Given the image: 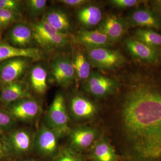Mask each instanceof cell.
Returning <instances> with one entry per match:
<instances>
[{"label": "cell", "instance_id": "obj_14", "mask_svg": "<svg viewBox=\"0 0 161 161\" xmlns=\"http://www.w3.org/2000/svg\"><path fill=\"white\" fill-rule=\"evenodd\" d=\"M129 23L132 26L161 29V20L152 10L140 9L132 12L129 17Z\"/></svg>", "mask_w": 161, "mask_h": 161}, {"label": "cell", "instance_id": "obj_7", "mask_svg": "<svg viewBox=\"0 0 161 161\" xmlns=\"http://www.w3.org/2000/svg\"><path fill=\"white\" fill-rule=\"evenodd\" d=\"M9 154H22L28 152L34 146L31 133L25 130H14L3 138Z\"/></svg>", "mask_w": 161, "mask_h": 161}, {"label": "cell", "instance_id": "obj_27", "mask_svg": "<svg viewBox=\"0 0 161 161\" xmlns=\"http://www.w3.org/2000/svg\"><path fill=\"white\" fill-rule=\"evenodd\" d=\"M16 120L7 110L0 108V133H9L14 130Z\"/></svg>", "mask_w": 161, "mask_h": 161}, {"label": "cell", "instance_id": "obj_19", "mask_svg": "<svg viewBox=\"0 0 161 161\" xmlns=\"http://www.w3.org/2000/svg\"><path fill=\"white\" fill-rule=\"evenodd\" d=\"M125 23L115 15L107 17L99 29L108 36L112 42L118 41L125 31Z\"/></svg>", "mask_w": 161, "mask_h": 161}, {"label": "cell", "instance_id": "obj_2", "mask_svg": "<svg viewBox=\"0 0 161 161\" xmlns=\"http://www.w3.org/2000/svg\"><path fill=\"white\" fill-rule=\"evenodd\" d=\"M47 126L54 131L59 137L69 134V117L64 97L61 94L55 96L50 106L47 115Z\"/></svg>", "mask_w": 161, "mask_h": 161}, {"label": "cell", "instance_id": "obj_1", "mask_svg": "<svg viewBox=\"0 0 161 161\" xmlns=\"http://www.w3.org/2000/svg\"><path fill=\"white\" fill-rule=\"evenodd\" d=\"M129 150L126 161H161V83L139 76L127 89L122 108Z\"/></svg>", "mask_w": 161, "mask_h": 161}, {"label": "cell", "instance_id": "obj_33", "mask_svg": "<svg viewBox=\"0 0 161 161\" xmlns=\"http://www.w3.org/2000/svg\"><path fill=\"white\" fill-rule=\"evenodd\" d=\"M58 2L67 6L75 7L84 5L86 3H88L89 1L86 0H60Z\"/></svg>", "mask_w": 161, "mask_h": 161}, {"label": "cell", "instance_id": "obj_34", "mask_svg": "<svg viewBox=\"0 0 161 161\" xmlns=\"http://www.w3.org/2000/svg\"><path fill=\"white\" fill-rule=\"evenodd\" d=\"M9 154V153L6 147L4 140L0 138V160L6 158Z\"/></svg>", "mask_w": 161, "mask_h": 161}, {"label": "cell", "instance_id": "obj_16", "mask_svg": "<svg viewBox=\"0 0 161 161\" xmlns=\"http://www.w3.org/2000/svg\"><path fill=\"white\" fill-rule=\"evenodd\" d=\"M0 56L3 61L16 58H24L32 60H39L42 57V52L33 47L19 48L7 43L0 44Z\"/></svg>", "mask_w": 161, "mask_h": 161}, {"label": "cell", "instance_id": "obj_25", "mask_svg": "<svg viewBox=\"0 0 161 161\" xmlns=\"http://www.w3.org/2000/svg\"><path fill=\"white\" fill-rule=\"evenodd\" d=\"M137 40L154 48L161 46V35L150 29H139L136 33Z\"/></svg>", "mask_w": 161, "mask_h": 161}, {"label": "cell", "instance_id": "obj_23", "mask_svg": "<svg viewBox=\"0 0 161 161\" xmlns=\"http://www.w3.org/2000/svg\"><path fill=\"white\" fill-rule=\"evenodd\" d=\"M77 17L79 22L84 26H93L100 22L102 14L98 7L90 6L80 9L77 13Z\"/></svg>", "mask_w": 161, "mask_h": 161}, {"label": "cell", "instance_id": "obj_10", "mask_svg": "<svg viewBox=\"0 0 161 161\" xmlns=\"http://www.w3.org/2000/svg\"><path fill=\"white\" fill-rule=\"evenodd\" d=\"M59 136L47 126L41 127L37 134L34 146L40 154L52 156L57 152Z\"/></svg>", "mask_w": 161, "mask_h": 161}, {"label": "cell", "instance_id": "obj_17", "mask_svg": "<svg viewBox=\"0 0 161 161\" xmlns=\"http://www.w3.org/2000/svg\"><path fill=\"white\" fill-rule=\"evenodd\" d=\"M126 46L135 58L151 63H155L157 60L158 53L156 50L138 40L129 39L126 42Z\"/></svg>", "mask_w": 161, "mask_h": 161}, {"label": "cell", "instance_id": "obj_15", "mask_svg": "<svg viewBox=\"0 0 161 161\" xmlns=\"http://www.w3.org/2000/svg\"><path fill=\"white\" fill-rule=\"evenodd\" d=\"M77 40L86 48L106 47L112 43L108 36L100 29L81 31L77 36Z\"/></svg>", "mask_w": 161, "mask_h": 161}, {"label": "cell", "instance_id": "obj_28", "mask_svg": "<svg viewBox=\"0 0 161 161\" xmlns=\"http://www.w3.org/2000/svg\"><path fill=\"white\" fill-rule=\"evenodd\" d=\"M47 3L46 0H27L26 1V9L31 15L37 16L45 11Z\"/></svg>", "mask_w": 161, "mask_h": 161}, {"label": "cell", "instance_id": "obj_24", "mask_svg": "<svg viewBox=\"0 0 161 161\" xmlns=\"http://www.w3.org/2000/svg\"><path fill=\"white\" fill-rule=\"evenodd\" d=\"M75 75L79 80L86 81L91 74V65L83 53H78L72 61Z\"/></svg>", "mask_w": 161, "mask_h": 161}, {"label": "cell", "instance_id": "obj_20", "mask_svg": "<svg viewBox=\"0 0 161 161\" xmlns=\"http://www.w3.org/2000/svg\"><path fill=\"white\" fill-rule=\"evenodd\" d=\"M43 19L62 33L67 34L70 28V23L68 17L60 9H53L48 10L45 13Z\"/></svg>", "mask_w": 161, "mask_h": 161}, {"label": "cell", "instance_id": "obj_12", "mask_svg": "<svg viewBox=\"0 0 161 161\" xmlns=\"http://www.w3.org/2000/svg\"><path fill=\"white\" fill-rule=\"evenodd\" d=\"M91 161H120V158L106 136L100 137L96 141L90 150Z\"/></svg>", "mask_w": 161, "mask_h": 161}, {"label": "cell", "instance_id": "obj_29", "mask_svg": "<svg viewBox=\"0 0 161 161\" xmlns=\"http://www.w3.org/2000/svg\"><path fill=\"white\" fill-rule=\"evenodd\" d=\"M19 16L9 10L0 8V27L6 28L16 23L19 20Z\"/></svg>", "mask_w": 161, "mask_h": 161}, {"label": "cell", "instance_id": "obj_35", "mask_svg": "<svg viewBox=\"0 0 161 161\" xmlns=\"http://www.w3.org/2000/svg\"><path fill=\"white\" fill-rule=\"evenodd\" d=\"M157 6H158V9L161 12V1H158L157 3Z\"/></svg>", "mask_w": 161, "mask_h": 161}, {"label": "cell", "instance_id": "obj_8", "mask_svg": "<svg viewBox=\"0 0 161 161\" xmlns=\"http://www.w3.org/2000/svg\"><path fill=\"white\" fill-rule=\"evenodd\" d=\"M69 134L70 148L78 153L92 148L98 140V131L92 127H77Z\"/></svg>", "mask_w": 161, "mask_h": 161}, {"label": "cell", "instance_id": "obj_30", "mask_svg": "<svg viewBox=\"0 0 161 161\" xmlns=\"http://www.w3.org/2000/svg\"><path fill=\"white\" fill-rule=\"evenodd\" d=\"M0 8L19 16L23 10V5L21 1L17 0H0Z\"/></svg>", "mask_w": 161, "mask_h": 161}, {"label": "cell", "instance_id": "obj_6", "mask_svg": "<svg viewBox=\"0 0 161 161\" xmlns=\"http://www.w3.org/2000/svg\"><path fill=\"white\" fill-rule=\"evenodd\" d=\"M28 59L16 58L3 61L0 64V83L3 86L19 80L29 66Z\"/></svg>", "mask_w": 161, "mask_h": 161}, {"label": "cell", "instance_id": "obj_3", "mask_svg": "<svg viewBox=\"0 0 161 161\" xmlns=\"http://www.w3.org/2000/svg\"><path fill=\"white\" fill-rule=\"evenodd\" d=\"M87 54L90 63L100 69H113L125 62V59L118 51L106 47L87 48Z\"/></svg>", "mask_w": 161, "mask_h": 161}, {"label": "cell", "instance_id": "obj_22", "mask_svg": "<svg viewBox=\"0 0 161 161\" xmlns=\"http://www.w3.org/2000/svg\"><path fill=\"white\" fill-rule=\"evenodd\" d=\"M34 39L40 46L47 50H53L64 47L67 44L69 41L67 35L61 33L36 37Z\"/></svg>", "mask_w": 161, "mask_h": 161}, {"label": "cell", "instance_id": "obj_36", "mask_svg": "<svg viewBox=\"0 0 161 161\" xmlns=\"http://www.w3.org/2000/svg\"><path fill=\"white\" fill-rule=\"evenodd\" d=\"M1 39H2V36H1V27H0V42H1Z\"/></svg>", "mask_w": 161, "mask_h": 161}, {"label": "cell", "instance_id": "obj_26", "mask_svg": "<svg viewBox=\"0 0 161 161\" xmlns=\"http://www.w3.org/2000/svg\"><path fill=\"white\" fill-rule=\"evenodd\" d=\"M31 28L33 33L34 38L60 33L43 18L41 21L33 24Z\"/></svg>", "mask_w": 161, "mask_h": 161}, {"label": "cell", "instance_id": "obj_5", "mask_svg": "<svg viewBox=\"0 0 161 161\" xmlns=\"http://www.w3.org/2000/svg\"><path fill=\"white\" fill-rule=\"evenodd\" d=\"M7 111L16 120L29 122L39 116L41 108L37 102L30 97L9 105Z\"/></svg>", "mask_w": 161, "mask_h": 161}, {"label": "cell", "instance_id": "obj_21", "mask_svg": "<svg viewBox=\"0 0 161 161\" xmlns=\"http://www.w3.org/2000/svg\"><path fill=\"white\" fill-rule=\"evenodd\" d=\"M30 81L32 89L40 95H43L47 89V73L40 64L35 65L31 70Z\"/></svg>", "mask_w": 161, "mask_h": 161}, {"label": "cell", "instance_id": "obj_4", "mask_svg": "<svg viewBox=\"0 0 161 161\" xmlns=\"http://www.w3.org/2000/svg\"><path fill=\"white\" fill-rule=\"evenodd\" d=\"M118 87V84L114 79L94 72H91L84 85L86 92L98 98H105L112 95Z\"/></svg>", "mask_w": 161, "mask_h": 161}, {"label": "cell", "instance_id": "obj_13", "mask_svg": "<svg viewBox=\"0 0 161 161\" xmlns=\"http://www.w3.org/2000/svg\"><path fill=\"white\" fill-rule=\"evenodd\" d=\"M70 110L75 118L81 120L93 118L98 112L97 107L92 102L78 95L71 100Z\"/></svg>", "mask_w": 161, "mask_h": 161}, {"label": "cell", "instance_id": "obj_32", "mask_svg": "<svg viewBox=\"0 0 161 161\" xmlns=\"http://www.w3.org/2000/svg\"><path fill=\"white\" fill-rule=\"evenodd\" d=\"M142 2L137 0H112L111 3L119 8H129L137 6Z\"/></svg>", "mask_w": 161, "mask_h": 161}, {"label": "cell", "instance_id": "obj_18", "mask_svg": "<svg viewBox=\"0 0 161 161\" xmlns=\"http://www.w3.org/2000/svg\"><path fill=\"white\" fill-rule=\"evenodd\" d=\"M9 37L14 47L19 48H26L34 40L31 27L21 23L15 24L11 28Z\"/></svg>", "mask_w": 161, "mask_h": 161}, {"label": "cell", "instance_id": "obj_11", "mask_svg": "<svg viewBox=\"0 0 161 161\" xmlns=\"http://www.w3.org/2000/svg\"><path fill=\"white\" fill-rule=\"evenodd\" d=\"M30 97L28 86L20 80L4 86L0 94V100L2 103L8 106L23 98Z\"/></svg>", "mask_w": 161, "mask_h": 161}, {"label": "cell", "instance_id": "obj_31", "mask_svg": "<svg viewBox=\"0 0 161 161\" xmlns=\"http://www.w3.org/2000/svg\"><path fill=\"white\" fill-rule=\"evenodd\" d=\"M56 161H86V160L79 153L70 148L64 150Z\"/></svg>", "mask_w": 161, "mask_h": 161}, {"label": "cell", "instance_id": "obj_9", "mask_svg": "<svg viewBox=\"0 0 161 161\" xmlns=\"http://www.w3.org/2000/svg\"><path fill=\"white\" fill-rule=\"evenodd\" d=\"M51 68L54 79L60 86L67 87L73 82L75 73L72 61L69 58L58 56L52 62Z\"/></svg>", "mask_w": 161, "mask_h": 161}]
</instances>
